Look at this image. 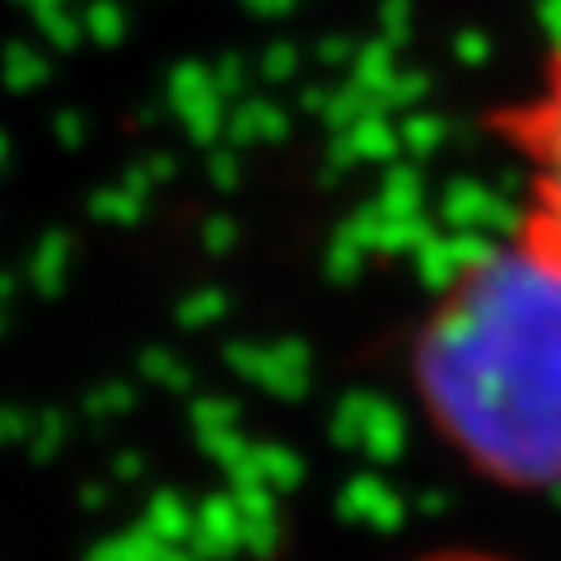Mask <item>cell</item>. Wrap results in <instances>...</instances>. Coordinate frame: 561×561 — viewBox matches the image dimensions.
Returning a JSON list of instances; mask_svg holds the SVG:
<instances>
[{"mask_svg":"<svg viewBox=\"0 0 561 561\" xmlns=\"http://www.w3.org/2000/svg\"><path fill=\"white\" fill-rule=\"evenodd\" d=\"M416 393L491 482H561V262L529 239L472 257L416 342Z\"/></svg>","mask_w":561,"mask_h":561,"instance_id":"cell-1","label":"cell"},{"mask_svg":"<svg viewBox=\"0 0 561 561\" xmlns=\"http://www.w3.org/2000/svg\"><path fill=\"white\" fill-rule=\"evenodd\" d=\"M524 179L519 239L561 262V43L542 57L534 84L496 117Z\"/></svg>","mask_w":561,"mask_h":561,"instance_id":"cell-2","label":"cell"}]
</instances>
